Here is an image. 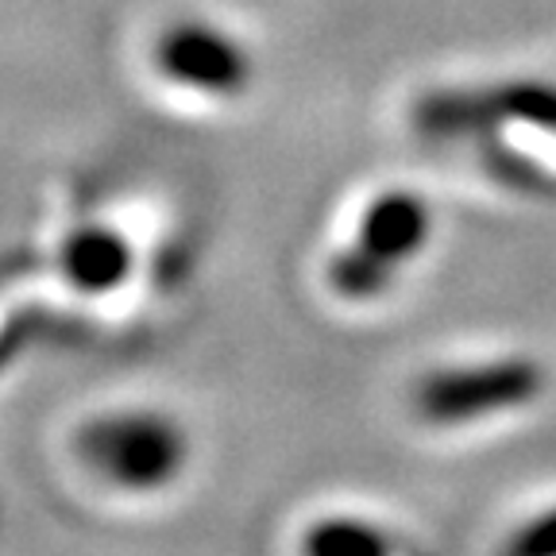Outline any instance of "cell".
Segmentation results:
<instances>
[{"label": "cell", "instance_id": "6da1fadb", "mask_svg": "<svg viewBox=\"0 0 556 556\" xmlns=\"http://www.w3.org/2000/svg\"><path fill=\"white\" fill-rule=\"evenodd\" d=\"M545 391V367L533 359H491L471 367H444L417 387V414L429 426H468L483 417L526 409Z\"/></svg>", "mask_w": 556, "mask_h": 556}, {"label": "cell", "instance_id": "7a4b0ae2", "mask_svg": "<svg viewBox=\"0 0 556 556\" xmlns=\"http://www.w3.org/2000/svg\"><path fill=\"white\" fill-rule=\"evenodd\" d=\"M81 456L104 479L131 491L163 486L186 460L182 433L159 414H116L81 433Z\"/></svg>", "mask_w": 556, "mask_h": 556}, {"label": "cell", "instance_id": "3957f363", "mask_svg": "<svg viewBox=\"0 0 556 556\" xmlns=\"http://www.w3.org/2000/svg\"><path fill=\"white\" fill-rule=\"evenodd\" d=\"M433 232V217L414 193H387L367 208L352 255L337 263V287L344 294H375L387 287L391 267L414 260Z\"/></svg>", "mask_w": 556, "mask_h": 556}, {"label": "cell", "instance_id": "277c9868", "mask_svg": "<svg viewBox=\"0 0 556 556\" xmlns=\"http://www.w3.org/2000/svg\"><path fill=\"white\" fill-rule=\"evenodd\" d=\"M159 66L174 81L208 93H232L248 78V62L240 47L213 27H174L159 47Z\"/></svg>", "mask_w": 556, "mask_h": 556}, {"label": "cell", "instance_id": "5b68a950", "mask_svg": "<svg viewBox=\"0 0 556 556\" xmlns=\"http://www.w3.org/2000/svg\"><path fill=\"white\" fill-rule=\"evenodd\" d=\"M70 275H74V282H81V287H109V282H116L124 270V263H128V255H124V248L113 240V236L104 232H89L81 236V240L70 243Z\"/></svg>", "mask_w": 556, "mask_h": 556}, {"label": "cell", "instance_id": "8992f818", "mask_svg": "<svg viewBox=\"0 0 556 556\" xmlns=\"http://www.w3.org/2000/svg\"><path fill=\"white\" fill-rule=\"evenodd\" d=\"M309 556H387V545L375 530L359 521H325L321 530H313L305 541Z\"/></svg>", "mask_w": 556, "mask_h": 556}, {"label": "cell", "instance_id": "52a82bcc", "mask_svg": "<svg viewBox=\"0 0 556 556\" xmlns=\"http://www.w3.org/2000/svg\"><path fill=\"white\" fill-rule=\"evenodd\" d=\"M498 556H556V506L514 533Z\"/></svg>", "mask_w": 556, "mask_h": 556}]
</instances>
